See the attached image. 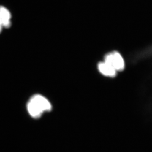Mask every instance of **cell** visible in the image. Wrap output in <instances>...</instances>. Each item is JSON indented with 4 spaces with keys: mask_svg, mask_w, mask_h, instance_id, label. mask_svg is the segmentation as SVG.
I'll return each instance as SVG.
<instances>
[{
    "mask_svg": "<svg viewBox=\"0 0 152 152\" xmlns=\"http://www.w3.org/2000/svg\"><path fill=\"white\" fill-rule=\"evenodd\" d=\"M28 112L34 119H38L45 113L50 112L52 105L49 100L41 94L33 95L27 105Z\"/></svg>",
    "mask_w": 152,
    "mask_h": 152,
    "instance_id": "cell-1",
    "label": "cell"
},
{
    "mask_svg": "<svg viewBox=\"0 0 152 152\" xmlns=\"http://www.w3.org/2000/svg\"><path fill=\"white\" fill-rule=\"evenodd\" d=\"M104 61L110 65L117 72L123 71L125 68V61L118 52L109 53L105 56Z\"/></svg>",
    "mask_w": 152,
    "mask_h": 152,
    "instance_id": "cell-2",
    "label": "cell"
},
{
    "mask_svg": "<svg viewBox=\"0 0 152 152\" xmlns=\"http://www.w3.org/2000/svg\"><path fill=\"white\" fill-rule=\"evenodd\" d=\"M98 69L100 74L109 78H113L116 76L117 73L110 65L104 61L98 63Z\"/></svg>",
    "mask_w": 152,
    "mask_h": 152,
    "instance_id": "cell-3",
    "label": "cell"
},
{
    "mask_svg": "<svg viewBox=\"0 0 152 152\" xmlns=\"http://www.w3.org/2000/svg\"><path fill=\"white\" fill-rule=\"evenodd\" d=\"M0 20L4 28H9L11 26V15L10 12L5 7L0 6Z\"/></svg>",
    "mask_w": 152,
    "mask_h": 152,
    "instance_id": "cell-4",
    "label": "cell"
},
{
    "mask_svg": "<svg viewBox=\"0 0 152 152\" xmlns=\"http://www.w3.org/2000/svg\"><path fill=\"white\" fill-rule=\"evenodd\" d=\"M3 26H2V23L1 22V20H0V32H1V31H2V28H3Z\"/></svg>",
    "mask_w": 152,
    "mask_h": 152,
    "instance_id": "cell-5",
    "label": "cell"
}]
</instances>
